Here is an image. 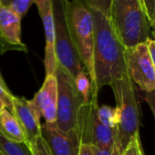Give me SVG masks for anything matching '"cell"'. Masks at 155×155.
I'll return each mask as SVG.
<instances>
[{"instance_id":"6da1fadb","label":"cell","mask_w":155,"mask_h":155,"mask_svg":"<svg viewBox=\"0 0 155 155\" xmlns=\"http://www.w3.org/2000/svg\"><path fill=\"white\" fill-rule=\"evenodd\" d=\"M90 9L94 28V73L97 93L114 81L127 74L125 47L118 38L109 18L94 9Z\"/></svg>"},{"instance_id":"7a4b0ae2","label":"cell","mask_w":155,"mask_h":155,"mask_svg":"<svg viewBox=\"0 0 155 155\" xmlns=\"http://www.w3.org/2000/svg\"><path fill=\"white\" fill-rule=\"evenodd\" d=\"M109 20L125 48L145 43L152 29L143 0H112Z\"/></svg>"},{"instance_id":"3957f363","label":"cell","mask_w":155,"mask_h":155,"mask_svg":"<svg viewBox=\"0 0 155 155\" xmlns=\"http://www.w3.org/2000/svg\"><path fill=\"white\" fill-rule=\"evenodd\" d=\"M66 16L73 44L91 80L92 94L98 95L94 73V28L90 9L84 0H67Z\"/></svg>"},{"instance_id":"277c9868","label":"cell","mask_w":155,"mask_h":155,"mask_svg":"<svg viewBox=\"0 0 155 155\" xmlns=\"http://www.w3.org/2000/svg\"><path fill=\"white\" fill-rule=\"evenodd\" d=\"M109 86L114 92L119 111L116 143L123 153L130 142L139 136V111L135 87L128 75L114 81Z\"/></svg>"},{"instance_id":"5b68a950","label":"cell","mask_w":155,"mask_h":155,"mask_svg":"<svg viewBox=\"0 0 155 155\" xmlns=\"http://www.w3.org/2000/svg\"><path fill=\"white\" fill-rule=\"evenodd\" d=\"M54 22V54L57 64L73 79L84 70V64L73 44L67 16V0H51Z\"/></svg>"},{"instance_id":"8992f818","label":"cell","mask_w":155,"mask_h":155,"mask_svg":"<svg viewBox=\"0 0 155 155\" xmlns=\"http://www.w3.org/2000/svg\"><path fill=\"white\" fill-rule=\"evenodd\" d=\"M54 75L57 81L55 124L61 131L67 132L74 129L77 112L84 99L75 87L74 80L58 64Z\"/></svg>"},{"instance_id":"52a82bcc","label":"cell","mask_w":155,"mask_h":155,"mask_svg":"<svg viewBox=\"0 0 155 155\" xmlns=\"http://www.w3.org/2000/svg\"><path fill=\"white\" fill-rule=\"evenodd\" d=\"M126 69L129 78L142 90L150 93L155 88V63L145 43L125 48Z\"/></svg>"},{"instance_id":"ba28073f","label":"cell","mask_w":155,"mask_h":155,"mask_svg":"<svg viewBox=\"0 0 155 155\" xmlns=\"http://www.w3.org/2000/svg\"><path fill=\"white\" fill-rule=\"evenodd\" d=\"M41 136L46 143L51 155H78L81 143L74 129L61 131L55 123L41 124Z\"/></svg>"},{"instance_id":"9c48e42d","label":"cell","mask_w":155,"mask_h":155,"mask_svg":"<svg viewBox=\"0 0 155 155\" xmlns=\"http://www.w3.org/2000/svg\"><path fill=\"white\" fill-rule=\"evenodd\" d=\"M12 114L25 135L27 146L35 143L41 136V115L31 101L24 97L14 96Z\"/></svg>"},{"instance_id":"30bf717a","label":"cell","mask_w":155,"mask_h":155,"mask_svg":"<svg viewBox=\"0 0 155 155\" xmlns=\"http://www.w3.org/2000/svg\"><path fill=\"white\" fill-rule=\"evenodd\" d=\"M38 13L41 16L45 37V76L54 74L57 62L54 54V22L52 10L51 0H35Z\"/></svg>"},{"instance_id":"8fae6325","label":"cell","mask_w":155,"mask_h":155,"mask_svg":"<svg viewBox=\"0 0 155 155\" xmlns=\"http://www.w3.org/2000/svg\"><path fill=\"white\" fill-rule=\"evenodd\" d=\"M45 123H55L57 104V81L54 74L46 75L40 90L30 100Z\"/></svg>"},{"instance_id":"7c38bea8","label":"cell","mask_w":155,"mask_h":155,"mask_svg":"<svg viewBox=\"0 0 155 155\" xmlns=\"http://www.w3.org/2000/svg\"><path fill=\"white\" fill-rule=\"evenodd\" d=\"M21 17L0 4V35L15 51L27 52L26 45L21 40Z\"/></svg>"},{"instance_id":"4fadbf2b","label":"cell","mask_w":155,"mask_h":155,"mask_svg":"<svg viewBox=\"0 0 155 155\" xmlns=\"http://www.w3.org/2000/svg\"><path fill=\"white\" fill-rule=\"evenodd\" d=\"M0 134L15 143H25V135L12 113L5 107L0 110Z\"/></svg>"},{"instance_id":"5bb4252c","label":"cell","mask_w":155,"mask_h":155,"mask_svg":"<svg viewBox=\"0 0 155 155\" xmlns=\"http://www.w3.org/2000/svg\"><path fill=\"white\" fill-rule=\"evenodd\" d=\"M0 150L4 155H33L25 143H15L0 134Z\"/></svg>"},{"instance_id":"9a60e30c","label":"cell","mask_w":155,"mask_h":155,"mask_svg":"<svg viewBox=\"0 0 155 155\" xmlns=\"http://www.w3.org/2000/svg\"><path fill=\"white\" fill-rule=\"evenodd\" d=\"M98 120L105 126L110 128H116L119 123V111L117 107L102 106L97 111Z\"/></svg>"},{"instance_id":"2e32d148","label":"cell","mask_w":155,"mask_h":155,"mask_svg":"<svg viewBox=\"0 0 155 155\" xmlns=\"http://www.w3.org/2000/svg\"><path fill=\"white\" fill-rule=\"evenodd\" d=\"M74 80L77 91L84 99V103L89 101L92 96V84L86 71L84 70L80 72Z\"/></svg>"},{"instance_id":"e0dca14e","label":"cell","mask_w":155,"mask_h":155,"mask_svg":"<svg viewBox=\"0 0 155 155\" xmlns=\"http://www.w3.org/2000/svg\"><path fill=\"white\" fill-rule=\"evenodd\" d=\"M35 3V0H3L1 5L12 10L21 18L27 13L28 9Z\"/></svg>"},{"instance_id":"ac0fdd59","label":"cell","mask_w":155,"mask_h":155,"mask_svg":"<svg viewBox=\"0 0 155 155\" xmlns=\"http://www.w3.org/2000/svg\"><path fill=\"white\" fill-rule=\"evenodd\" d=\"M88 8L94 9L109 18L112 0H84Z\"/></svg>"},{"instance_id":"d6986e66","label":"cell","mask_w":155,"mask_h":155,"mask_svg":"<svg viewBox=\"0 0 155 155\" xmlns=\"http://www.w3.org/2000/svg\"><path fill=\"white\" fill-rule=\"evenodd\" d=\"M28 147L30 148V151L33 155H51L50 150L42 136H40L35 143L31 144Z\"/></svg>"},{"instance_id":"ffe728a7","label":"cell","mask_w":155,"mask_h":155,"mask_svg":"<svg viewBox=\"0 0 155 155\" xmlns=\"http://www.w3.org/2000/svg\"><path fill=\"white\" fill-rule=\"evenodd\" d=\"M13 97L14 95L10 93L7 87H4L0 84V101L4 107L10 113L13 111Z\"/></svg>"},{"instance_id":"44dd1931","label":"cell","mask_w":155,"mask_h":155,"mask_svg":"<svg viewBox=\"0 0 155 155\" xmlns=\"http://www.w3.org/2000/svg\"><path fill=\"white\" fill-rule=\"evenodd\" d=\"M143 150L140 143V137L137 136L134 138L130 143L126 146L122 155H142Z\"/></svg>"},{"instance_id":"7402d4cb","label":"cell","mask_w":155,"mask_h":155,"mask_svg":"<svg viewBox=\"0 0 155 155\" xmlns=\"http://www.w3.org/2000/svg\"><path fill=\"white\" fill-rule=\"evenodd\" d=\"M143 4L150 25L153 28L155 24V0H143Z\"/></svg>"},{"instance_id":"603a6c76","label":"cell","mask_w":155,"mask_h":155,"mask_svg":"<svg viewBox=\"0 0 155 155\" xmlns=\"http://www.w3.org/2000/svg\"><path fill=\"white\" fill-rule=\"evenodd\" d=\"M94 155H122V153L115 144L113 147H96L94 146Z\"/></svg>"},{"instance_id":"cb8c5ba5","label":"cell","mask_w":155,"mask_h":155,"mask_svg":"<svg viewBox=\"0 0 155 155\" xmlns=\"http://www.w3.org/2000/svg\"><path fill=\"white\" fill-rule=\"evenodd\" d=\"M146 46H147V50L148 53L152 58V60L155 63V42L153 39H152L151 37L147 39V41L145 42Z\"/></svg>"},{"instance_id":"d4e9b609","label":"cell","mask_w":155,"mask_h":155,"mask_svg":"<svg viewBox=\"0 0 155 155\" xmlns=\"http://www.w3.org/2000/svg\"><path fill=\"white\" fill-rule=\"evenodd\" d=\"M78 155H94V146L90 144L81 143Z\"/></svg>"},{"instance_id":"484cf974","label":"cell","mask_w":155,"mask_h":155,"mask_svg":"<svg viewBox=\"0 0 155 155\" xmlns=\"http://www.w3.org/2000/svg\"><path fill=\"white\" fill-rule=\"evenodd\" d=\"M8 51H15V49L12 47L11 45H9L7 43H5L0 35V54H3Z\"/></svg>"},{"instance_id":"4316f807","label":"cell","mask_w":155,"mask_h":155,"mask_svg":"<svg viewBox=\"0 0 155 155\" xmlns=\"http://www.w3.org/2000/svg\"><path fill=\"white\" fill-rule=\"evenodd\" d=\"M0 84L2 86H4V87H7L5 83V81H4V79H3V77H2V75H1V73H0Z\"/></svg>"},{"instance_id":"83f0119b","label":"cell","mask_w":155,"mask_h":155,"mask_svg":"<svg viewBox=\"0 0 155 155\" xmlns=\"http://www.w3.org/2000/svg\"><path fill=\"white\" fill-rule=\"evenodd\" d=\"M3 108H4V105H3V104L1 103V101H0V110L3 109Z\"/></svg>"},{"instance_id":"f1b7e54d","label":"cell","mask_w":155,"mask_h":155,"mask_svg":"<svg viewBox=\"0 0 155 155\" xmlns=\"http://www.w3.org/2000/svg\"><path fill=\"white\" fill-rule=\"evenodd\" d=\"M0 155H4V154H3V153L1 152V150H0Z\"/></svg>"},{"instance_id":"f546056e","label":"cell","mask_w":155,"mask_h":155,"mask_svg":"<svg viewBox=\"0 0 155 155\" xmlns=\"http://www.w3.org/2000/svg\"><path fill=\"white\" fill-rule=\"evenodd\" d=\"M2 1H3V0H0V2H2Z\"/></svg>"},{"instance_id":"4dcf8cb0","label":"cell","mask_w":155,"mask_h":155,"mask_svg":"<svg viewBox=\"0 0 155 155\" xmlns=\"http://www.w3.org/2000/svg\"><path fill=\"white\" fill-rule=\"evenodd\" d=\"M142 155H143V154H142Z\"/></svg>"}]
</instances>
